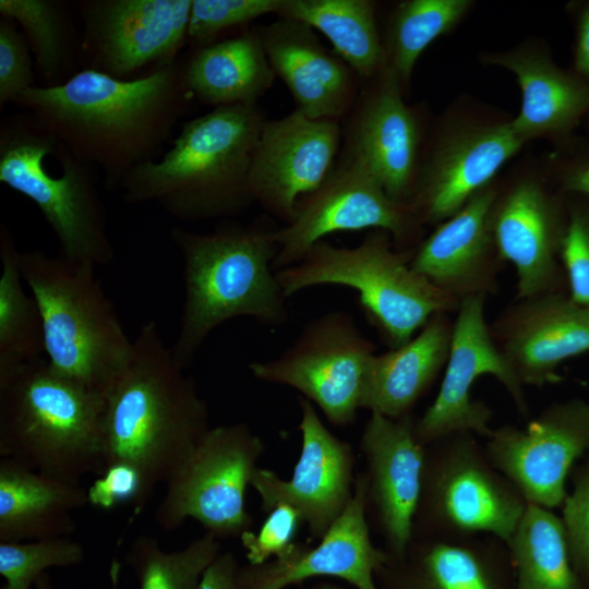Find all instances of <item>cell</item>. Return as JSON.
<instances>
[{"label": "cell", "instance_id": "cell-1", "mask_svg": "<svg viewBox=\"0 0 589 589\" xmlns=\"http://www.w3.org/2000/svg\"><path fill=\"white\" fill-rule=\"evenodd\" d=\"M191 97L182 65L173 62L131 80L84 68L60 84L23 92L14 104L115 190L156 159Z\"/></svg>", "mask_w": 589, "mask_h": 589}, {"label": "cell", "instance_id": "cell-2", "mask_svg": "<svg viewBox=\"0 0 589 589\" xmlns=\"http://www.w3.org/2000/svg\"><path fill=\"white\" fill-rule=\"evenodd\" d=\"M166 346L155 321L142 326L132 358L105 397L106 468L124 462L141 476L140 514L211 429L205 399Z\"/></svg>", "mask_w": 589, "mask_h": 589}, {"label": "cell", "instance_id": "cell-3", "mask_svg": "<svg viewBox=\"0 0 589 589\" xmlns=\"http://www.w3.org/2000/svg\"><path fill=\"white\" fill-rule=\"evenodd\" d=\"M265 119L257 105H237L187 120L163 157L124 178L123 200L155 202L182 221L242 213L254 204L249 172Z\"/></svg>", "mask_w": 589, "mask_h": 589}, {"label": "cell", "instance_id": "cell-4", "mask_svg": "<svg viewBox=\"0 0 589 589\" xmlns=\"http://www.w3.org/2000/svg\"><path fill=\"white\" fill-rule=\"evenodd\" d=\"M275 230L260 223L226 225L207 233L171 229L184 277L183 312L171 350L184 368L228 320L249 316L267 326L288 320L287 297L273 267Z\"/></svg>", "mask_w": 589, "mask_h": 589}, {"label": "cell", "instance_id": "cell-5", "mask_svg": "<svg viewBox=\"0 0 589 589\" xmlns=\"http://www.w3.org/2000/svg\"><path fill=\"white\" fill-rule=\"evenodd\" d=\"M105 397L46 358L0 377V455L72 484L106 469Z\"/></svg>", "mask_w": 589, "mask_h": 589}, {"label": "cell", "instance_id": "cell-6", "mask_svg": "<svg viewBox=\"0 0 589 589\" xmlns=\"http://www.w3.org/2000/svg\"><path fill=\"white\" fill-rule=\"evenodd\" d=\"M19 266L40 313L49 365L106 397L132 358L133 341L95 265L32 250L19 252Z\"/></svg>", "mask_w": 589, "mask_h": 589}, {"label": "cell", "instance_id": "cell-7", "mask_svg": "<svg viewBox=\"0 0 589 589\" xmlns=\"http://www.w3.org/2000/svg\"><path fill=\"white\" fill-rule=\"evenodd\" d=\"M413 250H398L388 232L369 230L352 248L322 240L300 262L275 275L287 298L323 285L356 289L368 321L395 349L409 341L431 316L456 313L460 305L411 267Z\"/></svg>", "mask_w": 589, "mask_h": 589}, {"label": "cell", "instance_id": "cell-8", "mask_svg": "<svg viewBox=\"0 0 589 589\" xmlns=\"http://www.w3.org/2000/svg\"><path fill=\"white\" fill-rule=\"evenodd\" d=\"M93 170L27 113L1 120L0 182L37 206L61 255L96 266L115 252Z\"/></svg>", "mask_w": 589, "mask_h": 589}, {"label": "cell", "instance_id": "cell-9", "mask_svg": "<svg viewBox=\"0 0 589 589\" xmlns=\"http://www.w3.org/2000/svg\"><path fill=\"white\" fill-rule=\"evenodd\" d=\"M528 503L472 433L425 445L412 538L489 534L507 543Z\"/></svg>", "mask_w": 589, "mask_h": 589}, {"label": "cell", "instance_id": "cell-10", "mask_svg": "<svg viewBox=\"0 0 589 589\" xmlns=\"http://www.w3.org/2000/svg\"><path fill=\"white\" fill-rule=\"evenodd\" d=\"M264 450L263 440L245 423L211 428L165 483L155 513L158 526L173 530L192 518L219 541L241 538L253 526L245 490Z\"/></svg>", "mask_w": 589, "mask_h": 589}, {"label": "cell", "instance_id": "cell-11", "mask_svg": "<svg viewBox=\"0 0 589 589\" xmlns=\"http://www.w3.org/2000/svg\"><path fill=\"white\" fill-rule=\"evenodd\" d=\"M375 345L346 311H330L310 321L277 358L249 364L265 383L290 386L314 402L335 426L356 420L364 376Z\"/></svg>", "mask_w": 589, "mask_h": 589}, {"label": "cell", "instance_id": "cell-12", "mask_svg": "<svg viewBox=\"0 0 589 589\" xmlns=\"http://www.w3.org/2000/svg\"><path fill=\"white\" fill-rule=\"evenodd\" d=\"M422 225L408 205L392 200L377 179L358 160L338 157L323 184L302 197L292 220L275 230V271L297 264L327 235L384 230L396 249L413 250Z\"/></svg>", "mask_w": 589, "mask_h": 589}, {"label": "cell", "instance_id": "cell-13", "mask_svg": "<svg viewBox=\"0 0 589 589\" xmlns=\"http://www.w3.org/2000/svg\"><path fill=\"white\" fill-rule=\"evenodd\" d=\"M486 298L472 297L460 302L454 318L450 350L444 377L434 401L416 419L414 433L422 445L453 433L489 437L493 411L473 399L471 388L481 375H492L509 394L518 413L529 417L524 392L491 337L484 316Z\"/></svg>", "mask_w": 589, "mask_h": 589}, {"label": "cell", "instance_id": "cell-14", "mask_svg": "<svg viewBox=\"0 0 589 589\" xmlns=\"http://www.w3.org/2000/svg\"><path fill=\"white\" fill-rule=\"evenodd\" d=\"M484 448L528 504L562 507L566 480L575 462L589 453V401L553 402L524 429L512 424L493 429Z\"/></svg>", "mask_w": 589, "mask_h": 589}, {"label": "cell", "instance_id": "cell-15", "mask_svg": "<svg viewBox=\"0 0 589 589\" xmlns=\"http://www.w3.org/2000/svg\"><path fill=\"white\" fill-rule=\"evenodd\" d=\"M192 0L81 1L82 56L92 69L119 80L164 68L188 41Z\"/></svg>", "mask_w": 589, "mask_h": 589}, {"label": "cell", "instance_id": "cell-16", "mask_svg": "<svg viewBox=\"0 0 589 589\" xmlns=\"http://www.w3.org/2000/svg\"><path fill=\"white\" fill-rule=\"evenodd\" d=\"M402 89L388 65L361 83L342 120L339 156L364 165L392 200L408 205L421 165L422 127L418 111L405 103Z\"/></svg>", "mask_w": 589, "mask_h": 589}, {"label": "cell", "instance_id": "cell-17", "mask_svg": "<svg viewBox=\"0 0 589 589\" xmlns=\"http://www.w3.org/2000/svg\"><path fill=\"white\" fill-rule=\"evenodd\" d=\"M341 143L337 120L312 119L298 109L265 119L249 172L253 202L289 224L298 202L318 189L335 168Z\"/></svg>", "mask_w": 589, "mask_h": 589}, {"label": "cell", "instance_id": "cell-18", "mask_svg": "<svg viewBox=\"0 0 589 589\" xmlns=\"http://www.w3.org/2000/svg\"><path fill=\"white\" fill-rule=\"evenodd\" d=\"M301 450L289 480L256 467L250 485L261 497V509L294 507L310 536L321 539L341 516L353 495L356 456L350 443L335 436L313 404L299 397Z\"/></svg>", "mask_w": 589, "mask_h": 589}, {"label": "cell", "instance_id": "cell-19", "mask_svg": "<svg viewBox=\"0 0 589 589\" xmlns=\"http://www.w3.org/2000/svg\"><path fill=\"white\" fill-rule=\"evenodd\" d=\"M568 212L539 181L520 180L497 194L490 225L498 254L515 267L516 297L567 291L561 251Z\"/></svg>", "mask_w": 589, "mask_h": 589}, {"label": "cell", "instance_id": "cell-20", "mask_svg": "<svg viewBox=\"0 0 589 589\" xmlns=\"http://www.w3.org/2000/svg\"><path fill=\"white\" fill-rule=\"evenodd\" d=\"M489 328L522 387L558 382V366L589 351V311L567 291L514 299Z\"/></svg>", "mask_w": 589, "mask_h": 589}, {"label": "cell", "instance_id": "cell-21", "mask_svg": "<svg viewBox=\"0 0 589 589\" xmlns=\"http://www.w3.org/2000/svg\"><path fill=\"white\" fill-rule=\"evenodd\" d=\"M366 488L364 471L357 473L351 501L317 545L296 541L278 557L240 566L241 589H285L314 577L339 578L356 589H380L375 575L388 554L371 540Z\"/></svg>", "mask_w": 589, "mask_h": 589}, {"label": "cell", "instance_id": "cell-22", "mask_svg": "<svg viewBox=\"0 0 589 589\" xmlns=\"http://www.w3.org/2000/svg\"><path fill=\"white\" fill-rule=\"evenodd\" d=\"M412 413L392 419L371 412L361 438L365 457L366 515L388 556L399 557L412 539L425 446L414 433Z\"/></svg>", "mask_w": 589, "mask_h": 589}, {"label": "cell", "instance_id": "cell-23", "mask_svg": "<svg viewBox=\"0 0 589 589\" xmlns=\"http://www.w3.org/2000/svg\"><path fill=\"white\" fill-rule=\"evenodd\" d=\"M524 144L509 121L467 127L442 137L421 161L408 206L422 226H437L492 184Z\"/></svg>", "mask_w": 589, "mask_h": 589}, {"label": "cell", "instance_id": "cell-24", "mask_svg": "<svg viewBox=\"0 0 589 589\" xmlns=\"http://www.w3.org/2000/svg\"><path fill=\"white\" fill-rule=\"evenodd\" d=\"M497 194L495 185H488L458 213L435 226L413 250L411 267L459 302L498 292L505 263L490 225Z\"/></svg>", "mask_w": 589, "mask_h": 589}, {"label": "cell", "instance_id": "cell-25", "mask_svg": "<svg viewBox=\"0 0 589 589\" xmlns=\"http://www.w3.org/2000/svg\"><path fill=\"white\" fill-rule=\"evenodd\" d=\"M276 75L287 86L296 109L312 119L342 121L352 108L362 81L314 29L303 22L277 17L254 27Z\"/></svg>", "mask_w": 589, "mask_h": 589}, {"label": "cell", "instance_id": "cell-26", "mask_svg": "<svg viewBox=\"0 0 589 589\" xmlns=\"http://www.w3.org/2000/svg\"><path fill=\"white\" fill-rule=\"evenodd\" d=\"M383 589H515L507 545L483 534L412 538L404 554L388 556L375 575Z\"/></svg>", "mask_w": 589, "mask_h": 589}, {"label": "cell", "instance_id": "cell-27", "mask_svg": "<svg viewBox=\"0 0 589 589\" xmlns=\"http://www.w3.org/2000/svg\"><path fill=\"white\" fill-rule=\"evenodd\" d=\"M484 59L516 76L521 106L509 122L525 143L564 139L589 112V84L578 74L558 68L539 49L517 48L488 53Z\"/></svg>", "mask_w": 589, "mask_h": 589}, {"label": "cell", "instance_id": "cell-28", "mask_svg": "<svg viewBox=\"0 0 589 589\" xmlns=\"http://www.w3.org/2000/svg\"><path fill=\"white\" fill-rule=\"evenodd\" d=\"M453 327L449 313H437L402 346L374 353L365 371L361 408L392 419L410 414L446 365Z\"/></svg>", "mask_w": 589, "mask_h": 589}, {"label": "cell", "instance_id": "cell-29", "mask_svg": "<svg viewBox=\"0 0 589 589\" xmlns=\"http://www.w3.org/2000/svg\"><path fill=\"white\" fill-rule=\"evenodd\" d=\"M88 504L87 491L47 477L14 459H0V542L70 537L72 513Z\"/></svg>", "mask_w": 589, "mask_h": 589}, {"label": "cell", "instance_id": "cell-30", "mask_svg": "<svg viewBox=\"0 0 589 589\" xmlns=\"http://www.w3.org/2000/svg\"><path fill=\"white\" fill-rule=\"evenodd\" d=\"M182 69L190 95L214 108L257 105L276 79L254 28L199 47Z\"/></svg>", "mask_w": 589, "mask_h": 589}, {"label": "cell", "instance_id": "cell-31", "mask_svg": "<svg viewBox=\"0 0 589 589\" xmlns=\"http://www.w3.org/2000/svg\"><path fill=\"white\" fill-rule=\"evenodd\" d=\"M321 32L363 82L386 65L382 36L372 0H280L276 13Z\"/></svg>", "mask_w": 589, "mask_h": 589}, {"label": "cell", "instance_id": "cell-32", "mask_svg": "<svg viewBox=\"0 0 589 589\" xmlns=\"http://www.w3.org/2000/svg\"><path fill=\"white\" fill-rule=\"evenodd\" d=\"M506 545L515 589H589L573 565L562 519L552 509L528 504Z\"/></svg>", "mask_w": 589, "mask_h": 589}, {"label": "cell", "instance_id": "cell-33", "mask_svg": "<svg viewBox=\"0 0 589 589\" xmlns=\"http://www.w3.org/2000/svg\"><path fill=\"white\" fill-rule=\"evenodd\" d=\"M19 250L0 225V377L45 358L41 317L32 294L23 288Z\"/></svg>", "mask_w": 589, "mask_h": 589}, {"label": "cell", "instance_id": "cell-34", "mask_svg": "<svg viewBox=\"0 0 589 589\" xmlns=\"http://www.w3.org/2000/svg\"><path fill=\"white\" fill-rule=\"evenodd\" d=\"M471 5L470 0H406L395 7L382 43L386 63L404 87L421 53L452 31Z\"/></svg>", "mask_w": 589, "mask_h": 589}, {"label": "cell", "instance_id": "cell-35", "mask_svg": "<svg viewBox=\"0 0 589 589\" xmlns=\"http://www.w3.org/2000/svg\"><path fill=\"white\" fill-rule=\"evenodd\" d=\"M2 19L20 24L34 56L36 68L57 85L69 79L73 38L64 5L53 0H0Z\"/></svg>", "mask_w": 589, "mask_h": 589}, {"label": "cell", "instance_id": "cell-36", "mask_svg": "<svg viewBox=\"0 0 589 589\" xmlns=\"http://www.w3.org/2000/svg\"><path fill=\"white\" fill-rule=\"evenodd\" d=\"M220 553V541L204 532L183 549L165 552L156 538L139 536L125 554L139 589H197L209 564Z\"/></svg>", "mask_w": 589, "mask_h": 589}, {"label": "cell", "instance_id": "cell-37", "mask_svg": "<svg viewBox=\"0 0 589 589\" xmlns=\"http://www.w3.org/2000/svg\"><path fill=\"white\" fill-rule=\"evenodd\" d=\"M84 556V548L70 537L0 542L1 589H31L46 569L77 565Z\"/></svg>", "mask_w": 589, "mask_h": 589}, {"label": "cell", "instance_id": "cell-38", "mask_svg": "<svg viewBox=\"0 0 589 589\" xmlns=\"http://www.w3.org/2000/svg\"><path fill=\"white\" fill-rule=\"evenodd\" d=\"M280 0H192L188 41L203 47L223 32L266 14H276Z\"/></svg>", "mask_w": 589, "mask_h": 589}, {"label": "cell", "instance_id": "cell-39", "mask_svg": "<svg viewBox=\"0 0 589 589\" xmlns=\"http://www.w3.org/2000/svg\"><path fill=\"white\" fill-rule=\"evenodd\" d=\"M562 505V522L573 565L589 588V454L572 477Z\"/></svg>", "mask_w": 589, "mask_h": 589}, {"label": "cell", "instance_id": "cell-40", "mask_svg": "<svg viewBox=\"0 0 589 589\" xmlns=\"http://www.w3.org/2000/svg\"><path fill=\"white\" fill-rule=\"evenodd\" d=\"M567 293L589 311V207L572 206L561 251Z\"/></svg>", "mask_w": 589, "mask_h": 589}, {"label": "cell", "instance_id": "cell-41", "mask_svg": "<svg viewBox=\"0 0 589 589\" xmlns=\"http://www.w3.org/2000/svg\"><path fill=\"white\" fill-rule=\"evenodd\" d=\"M31 48L25 35L13 21H0V108L25 91L37 86L33 72Z\"/></svg>", "mask_w": 589, "mask_h": 589}, {"label": "cell", "instance_id": "cell-42", "mask_svg": "<svg viewBox=\"0 0 589 589\" xmlns=\"http://www.w3.org/2000/svg\"><path fill=\"white\" fill-rule=\"evenodd\" d=\"M302 524L292 506L278 505L268 512L257 532L250 530L240 538L249 564L260 565L284 554L296 542Z\"/></svg>", "mask_w": 589, "mask_h": 589}, {"label": "cell", "instance_id": "cell-43", "mask_svg": "<svg viewBox=\"0 0 589 589\" xmlns=\"http://www.w3.org/2000/svg\"><path fill=\"white\" fill-rule=\"evenodd\" d=\"M88 503L103 509H111L122 503L136 506L141 492L142 480L137 470L124 462L107 466L105 471L86 490Z\"/></svg>", "mask_w": 589, "mask_h": 589}, {"label": "cell", "instance_id": "cell-44", "mask_svg": "<svg viewBox=\"0 0 589 589\" xmlns=\"http://www.w3.org/2000/svg\"><path fill=\"white\" fill-rule=\"evenodd\" d=\"M239 568L232 552H220L204 572L197 589H241Z\"/></svg>", "mask_w": 589, "mask_h": 589}, {"label": "cell", "instance_id": "cell-45", "mask_svg": "<svg viewBox=\"0 0 589 589\" xmlns=\"http://www.w3.org/2000/svg\"><path fill=\"white\" fill-rule=\"evenodd\" d=\"M575 70L582 79H589V5L581 11L575 45Z\"/></svg>", "mask_w": 589, "mask_h": 589}, {"label": "cell", "instance_id": "cell-46", "mask_svg": "<svg viewBox=\"0 0 589 589\" xmlns=\"http://www.w3.org/2000/svg\"><path fill=\"white\" fill-rule=\"evenodd\" d=\"M562 183L567 192L589 197V161L569 168L564 173Z\"/></svg>", "mask_w": 589, "mask_h": 589}, {"label": "cell", "instance_id": "cell-47", "mask_svg": "<svg viewBox=\"0 0 589 589\" xmlns=\"http://www.w3.org/2000/svg\"><path fill=\"white\" fill-rule=\"evenodd\" d=\"M121 564L117 560L111 561L109 576L111 589H119V576ZM35 589H52L50 578L47 573L43 574L35 582Z\"/></svg>", "mask_w": 589, "mask_h": 589}, {"label": "cell", "instance_id": "cell-48", "mask_svg": "<svg viewBox=\"0 0 589 589\" xmlns=\"http://www.w3.org/2000/svg\"><path fill=\"white\" fill-rule=\"evenodd\" d=\"M309 589H346L344 586L332 581H320L311 586Z\"/></svg>", "mask_w": 589, "mask_h": 589}]
</instances>
